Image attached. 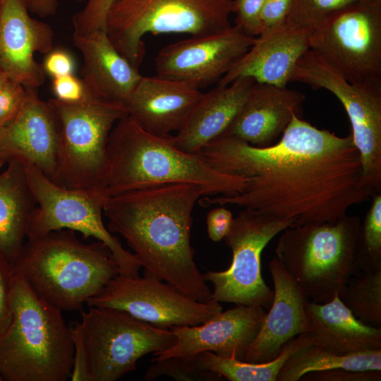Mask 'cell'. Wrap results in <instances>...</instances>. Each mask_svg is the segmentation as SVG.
Masks as SVG:
<instances>
[{"label":"cell","mask_w":381,"mask_h":381,"mask_svg":"<svg viewBox=\"0 0 381 381\" xmlns=\"http://www.w3.org/2000/svg\"><path fill=\"white\" fill-rule=\"evenodd\" d=\"M198 155L214 170L247 179L241 193L204 197L203 207L236 205L297 226L334 222L373 195L351 134L319 129L296 114L275 144L219 136Z\"/></svg>","instance_id":"6da1fadb"},{"label":"cell","mask_w":381,"mask_h":381,"mask_svg":"<svg viewBox=\"0 0 381 381\" xmlns=\"http://www.w3.org/2000/svg\"><path fill=\"white\" fill-rule=\"evenodd\" d=\"M206 195L188 183L143 187L108 197L103 214L107 229L121 235L141 267L193 299L207 302L212 291L194 261L192 212Z\"/></svg>","instance_id":"7a4b0ae2"},{"label":"cell","mask_w":381,"mask_h":381,"mask_svg":"<svg viewBox=\"0 0 381 381\" xmlns=\"http://www.w3.org/2000/svg\"><path fill=\"white\" fill-rule=\"evenodd\" d=\"M108 166L104 192L111 197L143 187L176 183L201 186L206 195L233 196L243 192L247 179L221 173L198 154L179 150L172 135L145 131L130 116L113 127L107 144Z\"/></svg>","instance_id":"3957f363"},{"label":"cell","mask_w":381,"mask_h":381,"mask_svg":"<svg viewBox=\"0 0 381 381\" xmlns=\"http://www.w3.org/2000/svg\"><path fill=\"white\" fill-rule=\"evenodd\" d=\"M12 266L38 296L62 311L80 310L119 274L104 243H83L65 229L28 239Z\"/></svg>","instance_id":"277c9868"},{"label":"cell","mask_w":381,"mask_h":381,"mask_svg":"<svg viewBox=\"0 0 381 381\" xmlns=\"http://www.w3.org/2000/svg\"><path fill=\"white\" fill-rule=\"evenodd\" d=\"M12 319L0 336V376L5 381H66L74 346L62 310L38 296L14 272Z\"/></svg>","instance_id":"5b68a950"},{"label":"cell","mask_w":381,"mask_h":381,"mask_svg":"<svg viewBox=\"0 0 381 381\" xmlns=\"http://www.w3.org/2000/svg\"><path fill=\"white\" fill-rule=\"evenodd\" d=\"M361 226L358 216L292 226L282 231L276 258L310 301L326 303L342 293L358 273L356 251Z\"/></svg>","instance_id":"8992f818"},{"label":"cell","mask_w":381,"mask_h":381,"mask_svg":"<svg viewBox=\"0 0 381 381\" xmlns=\"http://www.w3.org/2000/svg\"><path fill=\"white\" fill-rule=\"evenodd\" d=\"M61 123L56 166L50 180L74 190H103L107 144L114 125L126 117L124 104L94 97L81 101L48 100Z\"/></svg>","instance_id":"52a82bcc"},{"label":"cell","mask_w":381,"mask_h":381,"mask_svg":"<svg viewBox=\"0 0 381 381\" xmlns=\"http://www.w3.org/2000/svg\"><path fill=\"white\" fill-rule=\"evenodd\" d=\"M231 13L233 0H116L105 31L116 50L139 69L145 35L211 33L231 26Z\"/></svg>","instance_id":"ba28073f"},{"label":"cell","mask_w":381,"mask_h":381,"mask_svg":"<svg viewBox=\"0 0 381 381\" xmlns=\"http://www.w3.org/2000/svg\"><path fill=\"white\" fill-rule=\"evenodd\" d=\"M20 162L37 202L27 226L28 239L64 229L78 231L85 238L92 237L109 248L119 265V275L139 276L141 266L134 254L104 226L103 208L108 197L103 190L59 186L31 163Z\"/></svg>","instance_id":"9c48e42d"},{"label":"cell","mask_w":381,"mask_h":381,"mask_svg":"<svg viewBox=\"0 0 381 381\" xmlns=\"http://www.w3.org/2000/svg\"><path fill=\"white\" fill-rule=\"evenodd\" d=\"M85 351L89 381H116L150 353L176 342L169 329L155 327L114 308L89 306L77 322Z\"/></svg>","instance_id":"30bf717a"},{"label":"cell","mask_w":381,"mask_h":381,"mask_svg":"<svg viewBox=\"0 0 381 381\" xmlns=\"http://www.w3.org/2000/svg\"><path fill=\"white\" fill-rule=\"evenodd\" d=\"M292 81L328 90L340 101L360 155L363 183L373 195L380 193L381 83H351L310 49L296 65Z\"/></svg>","instance_id":"8fae6325"},{"label":"cell","mask_w":381,"mask_h":381,"mask_svg":"<svg viewBox=\"0 0 381 381\" xmlns=\"http://www.w3.org/2000/svg\"><path fill=\"white\" fill-rule=\"evenodd\" d=\"M310 49L351 83H381V0H363L312 30Z\"/></svg>","instance_id":"7c38bea8"},{"label":"cell","mask_w":381,"mask_h":381,"mask_svg":"<svg viewBox=\"0 0 381 381\" xmlns=\"http://www.w3.org/2000/svg\"><path fill=\"white\" fill-rule=\"evenodd\" d=\"M293 223L253 210L239 212L224 237L232 250L229 267L220 272L207 271L204 280L214 290L212 299L236 305L257 306L269 310L274 291L265 284L261 272V254L268 243Z\"/></svg>","instance_id":"4fadbf2b"},{"label":"cell","mask_w":381,"mask_h":381,"mask_svg":"<svg viewBox=\"0 0 381 381\" xmlns=\"http://www.w3.org/2000/svg\"><path fill=\"white\" fill-rule=\"evenodd\" d=\"M86 304L123 310L164 329L198 325L222 310L219 302L195 301L145 270L143 277L116 276Z\"/></svg>","instance_id":"5bb4252c"},{"label":"cell","mask_w":381,"mask_h":381,"mask_svg":"<svg viewBox=\"0 0 381 381\" xmlns=\"http://www.w3.org/2000/svg\"><path fill=\"white\" fill-rule=\"evenodd\" d=\"M257 37L235 25L171 43L155 59L156 75L198 87L218 82L243 56Z\"/></svg>","instance_id":"9a60e30c"},{"label":"cell","mask_w":381,"mask_h":381,"mask_svg":"<svg viewBox=\"0 0 381 381\" xmlns=\"http://www.w3.org/2000/svg\"><path fill=\"white\" fill-rule=\"evenodd\" d=\"M266 313L261 306L236 305L202 324L173 326L169 329L175 334L176 342L168 349L155 353L152 362L202 351L242 361Z\"/></svg>","instance_id":"2e32d148"},{"label":"cell","mask_w":381,"mask_h":381,"mask_svg":"<svg viewBox=\"0 0 381 381\" xmlns=\"http://www.w3.org/2000/svg\"><path fill=\"white\" fill-rule=\"evenodd\" d=\"M23 0H3L0 13V67L9 79L25 87L37 88L47 76L35 53L53 48L54 32L32 18Z\"/></svg>","instance_id":"e0dca14e"},{"label":"cell","mask_w":381,"mask_h":381,"mask_svg":"<svg viewBox=\"0 0 381 381\" xmlns=\"http://www.w3.org/2000/svg\"><path fill=\"white\" fill-rule=\"evenodd\" d=\"M27 95L16 117L0 128V150L7 162L26 161L51 179L61 140V123L54 109L39 97L37 88Z\"/></svg>","instance_id":"ac0fdd59"},{"label":"cell","mask_w":381,"mask_h":381,"mask_svg":"<svg viewBox=\"0 0 381 381\" xmlns=\"http://www.w3.org/2000/svg\"><path fill=\"white\" fill-rule=\"evenodd\" d=\"M274 298L261 327L242 361L264 363L277 357L284 346L296 336L311 332L305 306L307 294L274 258L269 263Z\"/></svg>","instance_id":"d6986e66"},{"label":"cell","mask_w":381,"mask_h":381,"mask_svg":"<svg viewBox=\"0 0 381 381\" xmlns=\"http://www.w3.org/2000/svg\"><path fill=\"white\" fill-rule=\"evenodd\" d=\"M312 30L286 23L261 34L246 54L218 81L226 86L236 79L286 87L301 56L310 49Z\"/></svg>","instance_id":"ffe728a7"},{"label":"cell","mask_w":381,"mask_h":381,"mask_svg":"<svg viewBox=\"0 0 381 381\" xmlns=\"http://www.w3.org/2000/svg\"><path fill=\"white\" fill-rule=\"evenodd\" d=\"M202 95L199 87L186 81L143 76L124 105L145 131L166 136L181 128Z\"/></svg>","instance_id":"44dd1931"},{"label":"cell","mask_w":381,"mask_h":381,"mask_svg":"<svg viewBox=\"0 0 381 381\" xmlns=\"http://www.w3.org/2000/svg\"><path fill=\"white\" fill-rule=\"evenodd\" d=\"M305 95L297 90L254 83L242 108L221 136L267 147L284 132Z\"/></svg>","instance_id":"7402d4cb"},{"label":"cell","mask_w":381,"mask_h":381,"mask_svg":"<svg viewBox=\"0 0 381 381\" xmlns=\"http://www.w3.org/2000/svg\"><path fill=\"white\" fill-rule=\"evenodd\" d=\"M80 52V71L87 91L94 97L124 104L143 75L114 47L105 30L86 35L73 33Z\"/></svg>","instance_id":"603a6c76"},{"label":"cell","mask_w":381,"mask_h":381,"mask_svg":"<svg viewBox=\"0 0 381 381\" xmlns=\"http://www.w3.org/2000/svg\"><path fill=\"white\" fill-rule=\"evenodd\" d=\"M255 81L240 78L226 86L202 93L181 128L172 135L179 150L198 154L207 143L226 131L243 104Z\"/></svg>","instance_id":"cb8c5ba5"},{"label":"cell","mask_w":381,"mask_h":381,"mask_svg":"<svg viewBox=\"0 0 381 381\" xmlns=\"http://www.w3.org/2000/svg\"><path fill=\"white\" fill-rule=\"evenodd\" d=\"M305 310L318 344L344 354L381 349V328L357 319L338 294L326 303L309 301Z\"/></svg>","instance_id":"d4e9b609"},{"label":"cell","mask_w":381,"mask_h":381,"mask_svg":"<svg viewBox=\"0 0 381 381\" xmlns=\"http://www.w3.org/2000/svg\"><path fill=\"white\" fill-rule=\"evenodd\" d=\"M7 164L0 174V252L12 265L25 243L37 202L22 163L11 159Z\"/></svg>","instance_id":"484cf974"},{"label":"cell","mask_w":381,"mask_h":381,"mask_svg":"<svg viewBox=\"0 0 381 381\" xmlns=\"http://www.w3.org/2000/svg\"><path fill=\"white\" fill-rule=\"evenodd\" d=\"M337 368L381 371V349L344 354L322 345H310L289 358L277 381H297L308 373Z\"/></svg>","instance_id":"4316f807"},{"label":"cell","mask_w":381,"mask_h":381,"mask_svg":"<svg viewBox=\"0 0 381 381\" xmlns=\"http://www.w3.org/2000/svg\"><path fill=\"white\" fill-rule=\"evenodd\" d=\"M318 344L311 332L301 334L287 342L279 355L264 363H250L224 358L210 351L198 353L202 365L230 381H277L289 358L303 347Z\"/></svg>","instance_id":"83f0119b"},{"label":"cell","mask_w":381,"mask_h":381,"mask_svg":"<svg viewBox=\"0 0 381 381\" xmlns=\"http://www.w3.org/2000/svg\"><path fill=\"white\" fill-rule=\"evenodd\" d=\"M339 298L360 321L381 327V270L351 276Z\"/></svg>","instance_id":"f1b7e54d"},{"label":"cell","mask_w":381,"mask_h":381,"mask_svg":"<svg viewBox=\"0 0 381 381\" xmlns=\"http://www.w3.org/2000/svg\"><path fill=\"white\" fill-rule=\"evenodd\" d=\"M373 198L356 246L358 273L381 270V194H375Z\"/></svg>","instance_id":"f546056e"},{"label":"cell","mask_w":381,"mask_h":381,"mask_svg":"<svg viewBox=\"0 0 381 381\" xmlns=\"http://www.w3.org/2000/svg\"><path fill=\"white\" fill-rule=\"evenodd\" d=\"M162 375L185 381H218L222 377L205 368L198 354L171 356L153 361L146 370L144 380L152 381Z\"/></svg>","instance_id":"4dcf8cb0"},{"label":"cell","mask_w":381,"mask_h":381,"mask_svg":"<svg viewBox=\"0 0 381 381\" xmlns=\"http://www.w3.org/2000/svg\"><path fill=\"white\" fill-rule=\"evenodd\" d=\"M363 0H293L285 23L313 30L332 14Z\"/></svg>","instance_id":"1f68e13d"},{"label":"cell","mask_w":381,"mask_h":381,"mask_svg":"<svg viewBox=\"0 0 381 381\" xmlns=\"http://www.w3.org/2000/svg\"><path fill=\"white\" fill-rule=\"evenodd\" d=\"M75 1L84 3V6L71 18L73 33L86 35L98 30H105L108 11L116 0Z\"/></svg>","instance_id":"d6a6232c"},{"label":"cell","mask_w":381,"mask_h":381,"mask_svg":"<svg viewBox=\"0 0 381 381\" xmlns=\"http://www.w3.org/2000/svg\"><path fill=\"white\" fill-rule=\"evenodd\" d=\"M265 0H233L235 24L246 35L258 37L261 31V12Z\"/></svg>","instance_id":"836d02e7"},{"label":"cell","mask_w":381,"mask_h":381,"mask_svg":"<svg viewBox=\"0 0 381 381\" xmlns=\"http://www.w3.org/2000/svg\"><path fill=\"white\" fill-rule=\"evenodd\" d=\"M26 95V87L12 80H9L0 90V128L16 117Z\"/></svg>","instance_id":"e575fe53"},{"label":"cell","mask_w":381,"mask_h":381,"mask_svg":"<svg viewBox=\"0 0 381 381\" xmlns=\"http://www.w3.org/2000/svg\"><path fill=\"white\" fill-rule=\"evenodd\" d=\"M303 381H380L381 371L355 370L343 368L311 372L303 375Z\"/></svg>","instance_id":"d590c367"},{"label":"cell","mask_w":381,"mask_h":381,"mask_svg":"<svg viewBox=\"0 0 381 381\" xmlns=\"http://www.w3.org/2000/svg\"><path fill=\"white\" fill-rule=\"evenodd\" d=\"M13 274L12 265L0 252V336L7 329L12 319L10 294Z\"/></svg>","instance_id":"8d00e7d4"},{"label":"cell","mask_w":381,"mask_h":381,"mask_svg":"<svg viewBox=\"0 0 381 381\" xmlns=\"http://www.w3.org/2000/svg\"><path fill=\"white\" fill-rule=\"evenodd\" d=\"M292 1L293 0L265 1L261 12L260 35L276 29L285 23Z\"/></svg>","instance_id":"74e56055"},{"label":"cell","mask_w":381,"mask_h":381,"mask_svg":"<svg viewBox=\"0 0 381 381\" xmlns=\"http://www.w3.org/2000/svg\"><path fill=\"white\" fill-rule=\"evenodd\" d=\"M52 90L56 99L66 102H77L88 94L81 79L72 75L52 78Z\"/></svg>","instance_id":"f35d334b"},{"label":"cell","mask_w":381,"mask_h":381,"mask_svg":"<svg viewBox=\"0 0 381 381\" xmlns=\"http://www.w3.org/2000/svg\"><path fill=\"white\" fill-rule=\"evenodd\" d=\"M42 66L46 75L53 78L73 74L75 64L72 55L66 50L52 49L46 54Z\"/></svg>","instance_id":"ab89813d"},{"label":"cell","mask_w":381,"mask_h":381,"mask_svg":"<svg viewBox=\"0 0 381 381\" xmlns=\"http://www.w3.org/2000/svg\"><path fill=\"white\" fill-rule=\"evenodd\" d=\"M233 219L231 212L224 206L211 210L206 219L209 238L214 242L224 239L230 231Z\"/></svg>","instance_id":"60d3db41"},{"label":"cell","mask_w":381,"mask_h":381,"mask_svg":"<svg viewBox=\"0 0 381 381\" xmlns=\"http://www.w3.org/2000/svg\"><path fill=\"white\" fill-rule=\"evenodd\" d=\"M74 346L73 368L70 379L72 381H89L87 359L78 323L69 327Z\"/></svg>","instance_id":"b9f144b4"},{"label":"cell","mask_w":381,"mask_h":381,"mask_svg":"<svg viewBox=\"0 0 381 381\" xmlns=\"http://www.w3.org/2000/svg\"><path fill=\"white\" fill-rule=\"evenodd\" d=\"M29 12L40 18H46L56 14L58 0H23Z\"/></svg>","instance_id":"7bdbcfd3"},{"label":"cell","mask_w":381,"mask_h":381,"mask_svg":"<svg viewBox=\"0 0 381 381\" xmlns=\"http://www.w3.org/2000/svg\"><path fill=\"white\" fill-rule=\"evenodd\" d=\"M11 80L6 72L0 67V90Z\"/></svg>","instance_id":"ee69618b"},{"label":"cell","mask_w":381,"mask_h":381,"mask_svg":"<svg viewBox=\"0 0 381 381\" xmlns=\"http://www.w3.org/2000/svg\"><path fill=\"white\" fill-rule=\"evenodd\" d=\"M5 163H7V161L0 150V169Z\"/></svg>","instance_id":"f6af8a7d"},{"label":"cell","mask_w":381,"mask_h":381,"mask_svg":"<svg viewBox=\"0 0 381 381\" xmlns=\"http://www.w3.org/2000/svg\"><path fill=\"white\" fill-rule=\"evenodd\" d=\"M2 4H3V0H0V13L1 11Z\"/></svg>","instance_id":"bcb514c9"},{"label":"cell","mask_w":381,"mask_h":381,"mask_svg":"<svg viewBox=\"0 0 381 381\" xmlns=\"http://www.w3.org/2000/svg\"><path fill=\"white\" fill-rule=\"evenodd\" d=\"M2 380H2L1 377L0 376V381H2Z\"/></svg>","instance_id":"7dc6e473"}]
</instances>
